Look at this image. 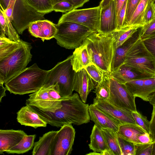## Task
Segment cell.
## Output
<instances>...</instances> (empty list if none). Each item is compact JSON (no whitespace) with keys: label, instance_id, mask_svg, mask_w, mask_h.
<instances>
[{"label":"cell","instance_id":"cell-1","mask_svg":"<svg viewBox=\"0 0 155 155\" xmlns=\"http://www.w3.org/2000/svg\"><path fill=\"white\" fill-rule=\"evenodd\" d=\"M61 104L62 107L54 112H45L31 107L48 124L53 126L59 127L70 124L79 125L90 122L89 105L82 101L77 93L66 98Z\"/></svg>","mask_w":155,"mask_h":155},{"label":"cell","instance_id":"cell-2","mask_svg":"<svg viewBox=\"0 0 155 155\" xmlns=\"http://www.w3.org/2000/svg\"><path fill=\"white\" fill-rule=\"evenodd\" d=\"M113 33L104 34L94 32L87 38L83 44L87 48L92 63L106 75H110L115 51Z\"/></svg>","mask_w":155,"mask_h":155},{"label":"cell","instance_id":"cell-3","mask_svg":"<svg viewBox=\"0 0 155 155\" xmlns=\"http://www.w3.org/2000/svg\"><path fill=\"white\" fill-rule=\"evenodd\" d=\"M48 72L34 63L5 83V87L15 94L34 93L43 86Z\"/></svg>","mask_w":155,"mask_h":155},{"label":"cell","instance_id":"cell-4","mask_svg":"<svg viewBox=\"0 0 155 155\" xmlns=\"http://www.w3.org/2000/svg\"><path fill=\"white\" fill-rule=\"evenodd\" d=\"M71 55L64 60L58 63L52 69L48 71L43 86L54 85L63 97L72 95L73 84L76 72L71 63Z\"/></svg>","mask_w":155,"mask_h":155},{"label":"cell","instance_id":"cell-5","mask_svg":"<svg viewBox=\"0 0 155 155\" xmlns=\"http://www.w3.org/2000/svg\"><path fill=\"white\" fill-rule=\"evenodd\" d=\"M31 44L24 41L12 53L0 60V82L5 84L25 69L31 61Z\"/></svg>","mask_w":155,"mask_h":155},{"label":"cell","instance_id":"cell-6","mask_svg":"<svg viewBox=\"0 0 155 155\" xmlns=\"http://www.w3.org/2000/svg\"><path fill=\"white\" fill-rule=\"evenodd\" d=\"M4 11L18 33L20 35L28 28L31 23L45 19V14L37 11L24 0H10L7 8Z\"/></svg>","mask_w":155,"mask_h":155},{"label":"cell","instance_id":"cell-7","mask_svg":"<svg viewBox=\"0 0 155 155\" xmlns=\"http://www.w3.org/2000/svg\"><path fill=\"white\" fill-rule=\"evenodd\" d=\"M54 36L57 44L66 49H73L81 46L89 35L94 32L88 28L77 23L64 21L56 24Z\"/></svg>","mask_w":155,"mask_h":155},{"label":"cell","instance_id":"cell-8","mask_svg":"<svg viewBox=\"0 0 155 155\" xmlns=\"http://www.w3.org/2000/svg\"><path fill=\"white\" fill-rule=\"evenodd\" d=\"M124 64L142 72L155 76V60L140 39L127 53Z\"/></svg>","mask_w":155,"mask_h":155},{"label":"cell","instance_id":"cell-9","mask_svg":"<svg viewBox=\"0 0 155 155\" xmlns=\"http://www.w3.org/2000/svg\"><path fill=\"white\" fill-rule=\"evenodd\" d=\"M101 7L73 9L63 14L58 23L73 22L84 25L94 32H99Z\"/></svg>","mask_w":155,"mask_h":155},{"label":"cell","instance_id":"cell-10","mask_svg":"<svg viewBox=\"0 0 155 155\" xmlns=\"http://www.w3.org/2000/svg\"><path fill=\"white\" fill-rule=\"evenodd\" d=\"M109 78L110 94L107 101L120 108L131 112L137 111L136 97L131 93L125 84L120 83L110 75Z\"/></svg>","mask_w":155,"mask_h":155},{"label":"cell","instance_id":"cell-11","mask_svg":"<svg viewBox=\"0 0 155 155\" xmlns=\"http://www.w3.org/2000/svg\"><path fill=\"white\" fill-rule=\"evenodd\" d=\"M75 131L72 124L61 127L55 135L51 145L50 155H69L72 150Z\"/></svg>","mask_w":155,"mask_h":155},{"label":"cell","instance_id":"cell-12","mask_svg":"<svg viewBox=\"0 0 155 155\" xmlns=\"http://www.w3.org/2000/svg\"><path fill=\"white\" fill-rule=\"evenodd\" d=\"M26 104L35 107L45 112H54L61 108V101H56L49 95L48 87L43 86L29 95Z\"/></svg>","mask_w":155,"mask_h":155},{"label":"cell","instance_id":"cell-13","mask_svg":"<svg viewBox=\"0 0 155 155\" xmlns=\"http://www.w3.org/2000/svg\"><path fill=\"white\" fill-rule=\"evenodd\" d=\"M127 89L135 97L149 101L155 93V77L134 80L125 84Z\"/></svg>","mask_w":155,"mask_h":155},{"label":"cell","instance_id":"cell-14","mask_svg":"<svg viewBox=\"0 0 155 155\" xmlns=\"http://www.w3.org/2000/svg\"><path fill=\"white\" fill-rule=\"evenodd\" d=\"M97 107L114 119L118 120L122 124H136L131 111L117 107L106 100L94 98L93 104Z\"/></svg>","mask_w":155,"mask_h":155},{"label":"cell","instance_id":"cell-15","mask_svg":"<svg viewBox=\"0 0 155 155\" xmlns=\"http://www.w3.org/2000/svg\"><path fill=\"white\" fill-rule=\"evenodd\" d=\"M117 18L115 0H110L105 6L101 7L100 32L109 34L117 29Z\"/></svg>","mask_w":155,"mask_h":155},{"label":"cell","instance_id":"cell-16","mask_svg":"<svg viewBox=\"0 0 155 155\" xmlns=\"http://www.w3.org/2000/svg\"><path fill=\"white\" fill-rule=\"evenodd\" d=\"M97 84L83 68L75 73L73 90L78 93L82 101L86 103L88 94L95 88Z\"/></svg>","mask_w":155,"mask_h":155},{"label":"cell","instance_id":"cell-17","mask_svg":"<svg viewBox=\"0 0 155 155\" xmlns=\"http://www.w3.org/2000/svg\"><path fill=\"white\" fill-rule=\"evenodd\" d=\"M91 120L101 129H109L117 133L120 126L122 124L118 120L114 119L102 111L93 104L89 106Z\"/></svg>","mask_w":155,"mask_h":155},{"label":"cell","instance_id":"cell-18","mask_svg":"<svg viewBox=\"0 0 155 155\" xmlns=\"http://www.w3.org/2000/svg\"><path fill=\"white\" fill-rule=\"evenodd\" d=\"M28 29L32 36L41 38L43 42L54 38L57 31L56 24L46 19L33 22Z\"/></svg>","mask_w":155,"mask_h":155},{"label":"cell","instance_id":"cell-19","mask_svg":"<svg viewBox=\"0 0 155 155\" xmlns=\"http://www.w3.org/2000/svg\"><path fill=\"white\" fill-rule=\"evenodd\" d=\"M17 120L21 125L32 127H45L47 123L38 114L31 106L26 104L17 113Z\"/></svg>","mask_w":155,"mask_h":155},{"label":"cell","instance_id":"cell-20","mask_svg":"<svg viewBox=\"0 0 155 155\" xmlns=\"http://www.w3.org/2000/svg\"><path fill=\"white\" fill-rule=\"evenodd\" d=\"M122 84L131 81L155 77L154 75L142 72L124 64L110 75Z\"/></svg>","mask_w":155,"mask_h":155},{"label":"cell","instance_id":"cell-21","mask_svg":"<svg viewBox=\"0 0 155 155\" xmlns=\"http://www.w3.org/2000/svg\"><path fill=\"white\" fill-rule=\"evenodd\" d=\"M140 28L122 45L115 48L111 72L115 71L124 63L126 56L128 51L140 39Z\"/></svg>","mask_w":155,"mask_h":155},{"label":"cell","instance_id":"cell-22","mask_svg":"<svg viewBox=\"0 0 155 155\" xmlns=\"http://www.w3.org/2000/svg\"><path fill=\"white\" fill-rule=\"evenodd\" d=\"M27 134L21 130H0V153L9 150L17 144Z\"/></svg>","mask_w":155,"mask_h":155},{"label":"cell","instance_id":"cell-23","mask_svg":"<svg viewBox=\"0 0 155 155\" xmlns=\"http://www.w3.org/2000/svg\"><path fill=\"white\" fill-rule=\"evenodd\" d=\"M90 149L101 155H112L103 134L101 129L94 124L90 136Z\"/></svg>","mask_w":155,"mask_h":155},{"label":"cell","instance_id":"cell-24","mask_svg":"<svg viewBox=\"0 0 155 155\" xmlns=\"http://www.w3.org/2000/svg\"><path fill=\"white\" fill-rule=\"evenodd\" d=\"M58 131H51L40 137L35 143L32 152L33 155H50L52 143Z\"/></svg>","mask_w":155,"mask_h":155},{"label":"cell","instance_id":"cell-25","mask_svg":"<svg viewBox=\"0 0 155 155\" xmlns=\"http://www.w3.org/2000/svg\"><path fill=\"white\" fill-rule=\"evenodd\" d=\"M71 63L73 69L76 72L92 63L85 45L83 44L75 49L71 55Z\"/></svg>","mask_w":155,"mask_h":155},{"label":"cell","instance_id":"cell-26","mask_svg":"<svg viewBox=\"0 0 155 155\" xmlns=\"http://www.w3.org/2000/svg\"><path fill=\"white\" fill-rule=\"evenodd\" d=\"M146 132L136 124H125L119 127L117 134L125 139L134 143H139L138 136Z\"/></svg>","mask_w":155,"mask_h":155},{"label":"cell","instance_id":"cell-27","mask_svg":"<svg viewBox=\"0 0 155 155\" xmlns=\"http://www.w3.org/2000/svg\"><path fill=\"white\" fill-rule=\"evenodd\" d=\"M0 60L8 56L20 47L24 41L20 42L12 41L3 34L0 33Z\"/></svg>","mask_w":155,"mask_h":155},{"label":"cell","instance_id":"cell-28","mask_svg":"<svg viewBox=\"0 0 155 155\" xmlns=\"http://www.w3.org/2000/svg\"><path fill=\"white\" fill-rule=\"evenodd\" d=\"M35 134L25 136L16 145L5 152L8 154H22L28 152L34 146Z\"/></svg>","mask_w":155,"mask_h":155},{"label":"cell","instance_id":"cell-29","mask_svg":"<svg viewBox=\"0 0 155 155\" xmlns=\"http://www.w3.org/2000/svg\"><path fill=\"white\" fill-rule=\"evenodd\" d=\"M109 150L112 155H121L117 139V133L107 129H101Z\"/></svg>","mask_w":155,"mask_h":155},{"label":"cell","instance_id":"cell-30","mask_svg":"<svg viewBox=\"0 0 155 155\" xmlns=\"http://www.w3.org/2000/svg\"><path fill=\"white\" fill-rule=\"evenodd\" d=\"M140 27L138 26H127L113 32L115 40V48L122 45Z\"/></svg>","mask_w":155,"mask_h":155},{"label":"cell","instance_id":"cell-31","mask_svg":"<svg viewBox=\"0 0 155 155\" xmlns=\"http://www.w3.org/2000/svg\"><path fill=\"white\" fill-rule=\"evenodd\" d=\"M37 11L45 14L53 11L51 0H24Z\"/></svg>","mask_w":155,"mask_h":155},{"label":"cell","instance_id":"cell-32","mask_svg":"<svg viewBox=\"0 0 155 155\" xmlns=\"http://www.w3.org/2000/svg\"><path fill=\"white\" fill-rule=\"evenodd\" d=\"M109 76V75H105L103 79L97 83L94 91L96 98L106 100L108 98L110 94Z\"/></svg>","mask_w":155,"mask_h":155},{"label":"cell","instance_id":"cell-33","mask_svg":"<svg viewBox=\"0 0 155 155\" xmlns=\"http://www.w3.org/2000/svg\"><path fill=\"white\" fill-rule=\"evenodd\" d=\"M150 0H141L137 6L127 26H143L142 18L143 13Z\"/></svg>","mask_w":155,"mask_h":155},{"label":"cell","instance_id":"cell-34","mask_svg":"<svg viewBox=\"0 0 155 155\" xmlns=\"http://www.w3.org/2000/svg\"><path fill=\"white\" fill-rule=\"evenodd\" d=\"M117 137L121 155H135L134 143L123 138L117 133Z\"/></svg>","mask_w":155,"mask_h":155},{"label":"cell","instance_id":"cell-35","mask_svg":"<svg viewBox=\"0 0 155 155\" xmlns=\"http://www.w3.org/2000/svg\"><path fill=\"white\" fill-rule=\"evenodd\" d=\"M6 24L4 33L7 37L11 40L17 42L22 41L18 33L13 25L11 21L8 18L5 13Z\"/></svg>","mask_w":155,"mask_h":155},{"label":"cell","instance_id":"cell-36","mask_svg":"<svg viewBox=\"0 0 155 155\" xmlns=\"http://www.w3.org/2000/svg\"><path fill=\"white\" fill-rule=\"evenodd\" d=\"M84 68L90 77L97 83L101 82L106 75L102 71L93 63Z\"/></svg>","mask_w":155,"mask_h":155},{"label":"cell","instance_id":"cell-37","mask_svg":"<svg viewBox=\"0 0 155 155\" xmlns=\"http://www.w3.org/2000/svg\"><path fill=\"white\" fill-rule=\"evenodd\" d=\"M140 39L143 40L155 36V18L140 28Z\"/></svg>","mask_w":155,"mask_h":155},{"label":"cell","instance_id":"cell-38","mask_svg":"<svg viewBox=\"0 0 155 155\" xmlns=\"http://www.w3.org/2000/svg\"><path fill=\"white\" fill-rule=\"evenodd\" d=\"M132 116L136 124L142 128L146 133H149L150 121L146 117L137 111L132 112Z\"/></svg>","mask_w":155,"mask_h":155},{"label":"cell","instance_id":"cell-39","mask_svg":"<svg viewBox=\"0 0 155 155\" xmlns=\"http://www.w3.org/2000/svg\"><path fill=\"white\" fill-rule=\"evenodd\" d=\"M141 1L127 0L125 22L123 28L128 26L137 6Z\"/></svg>","mask_w":155,"mask_h":155},{"label":"cell","instance_id":"cell-40","mask_svg":"<svg viewBox=\"0 0 155 155\" xmlns=\"http://www.w3.org/2000/svg\"><path fill=\"white\" fill-rule=\"evenodd\" d=\"M153 0H149L143 13L141 20L143 26L149 23L153 19Z\"/></svg>","mask_w":155,"mask_h":155},{"label":"cell","instance_id":"cell-41","mask_svg":"<svg viewBox=\"0 0 155 155\" xmlns=\"http://www.w3.org/2000/svg\"><path fill=\"white\" fill-rule=\"evenodd\" d=\"M53 10L56 12L66 13L74 9L73 5L65 0L57 2L52 5Z\"/></svg>","mask_w":155,"mask_h":155},{"label":"cell","instance_id":"cell-42","mask_svg":"<svg viewBox=\"0 0 155 155\" xmlns=\"http://www.w3.org/2000/svg\"><path fill=\"white\" fill-rule=\"evenodd\" d=\"M152 144L134 143L135 155H151Z\"/></svg>","mask_w":155,"mask_h":155},{"label":"cell","instance_id":"cell-43","mask_svg":"<svg viewBox=\"0 0 155 155\" xmlns=\"http://www.w3.org/2000/svg\"><path fill=\"white\" fill-rule=\"evenodd\" d=\"M127 1L126 0L121 9L117 19V27L116 30L122 28L125 22Z\"/></svg>","mask_w":155,"mask_h":155},{"label":"cell","instance_id":"cell-44","mask_svg":"<svg viewBox=\"0 0 155 155\" xmlns=\"http://www.w3.org/2000/svg\"><path fill=\"white\" fill-rule=\"evenodd\" d=\"M148 51L154 57L155 60V36L142 40Z\"/></svg>","mask_w":155,"mask_h":155},{"label":"cell","instance_id":"cell-45","mask_svg":"<svg viewBox=\"0 0 155 155\" xmlns=\"http://www.w3.org/2000/svg\"><path fill=\"white\" fill-rule=\"evenodd\" d=\"M153 106L151 118L149 123V134L154 142H155V106Z\"/></svg>","mask_w":155,"mask_h":155},{"label":"cell","instance_id":"cell-46","mask_svg":"<svg viewBox=\"0 0 155 155\" xmlns=\"http://www.w3.org/2000/svg\"><path fill=\"white\" fill-rule=\"evenodd\" d=\"M62 0L66 1L71 4L74 7V9L82 7L90 0H51L52 5L57 2Z\"/></svg>","mask_w":155,"mask_h":155},{"label":"cell","instance_id":"cell-47","mask_svg":"<svg viewBox=\"0 0 155 155\" xmlns=\"http://www.w3.org/2000/svg\"><path fill=\"white\" fill-rule=\"evenodd\" d=\"M138 140L139 143L142 144L153 143L154 142L149 133L146 132L139 135L138 137Z\"/></svg>","mask_w":155,"mask_h":155},{"label":"cell","instance_id":"cell-48","mask_svg":"<svg viewBox=\"0 0 155 155\" xmlns=\"http://www.w3.org/2000/svg\"><path fill=\"white\" fill-rule=\"evenodd\" d=\"M116 3L117 19L120 11L126 0H115Z\"/></svg>","mask_w":155,"mask_h":155},{"label":"cell","instance_id":"cell-49","mask_svg":"<svg viewBox=\"0 0 155 155\" xmlns=\"http://www.w3.org/2000/svg\"><path fill=\"white\" fill-rule=\"evenodd\" d=\"M4 83L0 82V102H1L2 99L5 96V91L7 89L3 86Z\"/></svg>","mask_w":155,"mask_h":155},{"label":"cell","instance_id":"cell-50","mask_svg":"<svg viewBox=\"0 0 155 155\" xmlns=\"http://www.w3.org/2000/svg\"><path fill=\"white\" fill-rule=\"evenodd\" d=\"M10 0H0V8L4 11L7 8Z\"/></svg>","mask_w":155,"mask_h":155},{"label":"cell","instance_id":"cell-51","mask_svg":"<svg viewBox=\"0 0 155 155\" xmlns=\"http://www.w3.org/2000/svg\"><path fill=\"white\" fill-rule=\"evenodd\" d=\"M110 0H102L100 2L99 5L101 7H103L107 5Z\"/></svg>","mask_w":155,"mask_h":155},{"label":"cell","instance_id":"cell-52","mask_svg":"<svg viewBox=\"0 0 155 155\" xmlns=\"http://www.w3.org/2000/svg\"><path fill=\"white\" fill-rule=\"evenodd\" d=\"M151 155H155V142L152 144Z\"/></svg>","mask_w":155,"mask_h":155},{"label":"cell","instance_id":"cell-53","mask_svg":"<svg viewBox=\"0 0 155 155\" xmlns=\"http://www.w3.org/2000/svg\"><path fill=\"white\" fill-rule=\"evenodd\" d=\"M153 17L154 18H155V0H153Z\"/></svg>","mask_w":155,"mask_h":155},{"label":"cell","instance_id":"cell-54","mask_svg":"<svg viewBox=\"0 0 155 155\" xmlns=\"http://www.w3.org/2000/svg\"><path fill=\"white\" fill-rule=\"evenodd\" d=\"M87 154H92V155H96V154H101L100 153H97V152H92L91 153H88Z\"/></svg>","mask_w":155,"mask_h":155}]
</instances>
